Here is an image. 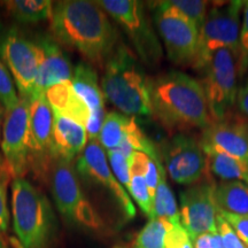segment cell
<instances>
[{"label":"cell","instance_id":"10","mask_svg":"<svg viewBox=\"0 0 248 248\" xmlns=\"http://www.w3.org/2000/svg\"><path fill=\"white\" fill-rule=\"evenodd\" d=\"M0 146L8 176L23 178L30 167V104L22 98L16 107L6 111Z\"/></svg>","mask_w":248,"mask_h":248},{"label":"cell","instance_id":"39","mask_svg":"<svg viewBox=\"0 0 248 248\" xmlns=\"http://www.w3.org/2000/svg\"><path fill=\"white\" fill-rule=\"evenodd\" d=\"M0 248H7V246H6V244H5V241L2 240L1 235H0Z\"/></svg>","mask_w":248,"mask_h":248},{"label":"cell","instance_id":"31","mask_svg":"<svg viewBox=\"0 0 248 248\" xmlns=\"http://www.w3.org/2000/svg\"><path fill=\"white\" fill-rule=\"evenodd\" d=\"M216 224L217 232H218L219 237H221L223 248H248L247 245L235 234V232L225 222V219L219 215L218 212H217Z\"/></svg>","mask_w":248,"mask_h":248},{"label":"cell","instance_id":"8","mask_svg":"<svg viewBox=\"0 0 248 248\" xmlns=\"http://www.w3.org/2000/svg\"><path fill=\"white\" fill-rule=\"evenodd\" d=\"M95 2L125 31L142 62L150 66L159 63L162 48L142 2L137 0H101Z\"/></svg>","mask_w":248,"mask_h":248},{"label":"cell","instance_id":"5","mask_svg":"<svg viewBox=\"0 0 248 248\" xmlns=\"http://www.w3.org/2000/svg\"><path fill=\"white\" fill-rule=\"evenodd\" d=\"M51 183L57 209L69 224L90 231L101 230L104 223L83 193L73 162L55 159Z\"/></svg>","mask_w":248,"mask_h":248},{"label":"cell","instance_id":"35","mask_svg":"<svg viewBox=\"0 0 248 248\" xmlns=\"http://www.w3.org/2000/svg\"><path fill=\"white\" fill-rule=\"evenodd\" d=\"M105 119H106L105 109L91 111L90 113L89 121L85 125L86 133H88V138L90 140H99V136H100Z\"/></svg>","mask_w":248,"mask_h":248},{"label":"cell","instance_id":"12","mask_svg":"<svg viewBox=\"0 0 248 248\" xmlns=\"http://www.w3.org/2000/svg\"><path fill=\"white\" fill-rule=\"evenodd\" d=\"M154 22L166 46L168 58L173 63L193 66L197 57L199 30L185 18L154 2Z\"/></svg>","mask_w":248,"mask_h":248},{"label":"cell","instance_id":"6","mask_svg":"<svg viewBox=\"0 0 248 248\" xmlns=\"http://www.w3.org/2000/svg\"><path fill=\"white\" fill-rule=\"evenodd\" d=\"M201 70L210 117L213 122L225 119L237 100L239 58L230 48H219L210 54Z\"/></svg>","mask_w":248,"mask_h":248},{"label":"cell","instance_id":"23","mask_svg":"<svg viewBox=\"0 0 248 248\" xmlns=\"http://www.w3.org/2000/svg\"><path fill=\"white\" fill-rule=\"evenodd\" d=\"M146 154L141 152H133L129 159L130 171H131V182H130L129 195L137 202L139 208L145 215L154 218L153 212V198L151 197L144 175H142V163H144Z\"/></svg>","mask_w":248,"mask_h":248},{"label":"cell","instance_id":"20","mask_svg":"<svg viewBox=\"0 0 248 248\" xmlns=\"http://www.w3.org/2000/svg\"><path fill=\"white\" fill-rule=\"evenodd\" d=\"M74 91L84 101L91 111L105 109L104 93L99 84L98 75L88 62H79L75 67L71 78Z\"/></svg>","mask_w":248,"mask_h":248},{"label":"cell","instance_id":"33","mask_svg":"<svg viewBox=\"0 0 248 248\" xmlns=\"http://www.w3.org/2000/svg\"><path fill=\"white\" fill-rule=\"evenodd\" d=\"M217 212L231 226L235 234L248 246V215H234V214L221 212L218 209H217Z\"/></svg>","mask_w":248,"mask_h":248},{"label":"cell","instance_id":"1","mask_svg":"<svg viewBox=\"0 0 248 248\" xmlns=\"http://www.w3.org/2000/svg\"><path fill=\"white\" fill-rule=\"evenodd\" d=\"M49 28L58 43L75 49L97 67H105L119 45V35L109 15L95 1L57 2Z\"/></svg>","mask_w":248,"mask_h":248},{"label":"cell","instance_id":"34","mask_svg":"<svg viewBox=\"0 0 248 248\" xmlns=\"http://www.w3.org/2000/svg\"><path fill=\"white\" fill-rule=\"evenodd\" d=\"M244 21L243 27L240 30L239 42H240V51L241 58L239 63V71H245L248 64V1H244Z\"/></svg>","mask_w":248,"mask_h":248},{"label":"cell","instance_id":"15","mask_svg":"<svg viewBox=\"0 0 248 248\" xmlns=\"http://www.w3.org/2000/svg\"><path fill=\"white\" fill-rule=\"evenodd\" d=\"M30 104V164L36 161L42 168L47 169L53 163L54 113L46 100L39 95Z\"/></svg>","mask_w":248,"mask_h":248},{"label":"cell","instance_id":"27","mask_svg":"<svg viewBox=\"0 0 248 248\" xmlns=\"http://www.w3.org/2000/svg\"><path fill=\"white\" fill-rule=\"evenodd\" d=\"M170 223L162 218H151L136 237L132 248H166Z\"/></svg>","mask_w":248,"mask_h":248},{"label":"cell","instance_id":"9","mask_svg":"<svg viewBox=\"0 0 248 248\" xmlns=\"http://www.w3.org/2000/svg\"><path fill=\"white\" fill-rule=\"evenodd\" d=\"M0 55L11 73L20 98L31 102L37 98L39 49L15 28L0 30Z\"/></svg>","mask_w":248,"mask_h":248},{"label":"cell","instance_id":"36","mask_svg":"<svg viewBox=\"0 0 248 248\" xmlns=\"http://www.w3.org/2000/svg\"><path fill=\"white\" fill-rule=\"evenodd\" d=\"M194 248H223L221 237L218 232H210V233L201 234L193 241Z\"/></svg>","mask_w":248,"mask_h":248},{"label":"cell","instance_id":"19","mask_svg":"<svg viewBox=\"0 0 248 248\" xmlns=\"http://www.w3.org/2000/svg\"><path fill=\"white\" fill-rule=\"evenodd\" d=\"M45 98L54 114L75 121L85 128L90 117V109L74 91L71 82L51 86L46 90Z\"/></svg>","mask_w":248,"mask_h":248},{"label":"cell","instance_id":"11","mask_svg":"<svg viewBox=\"0 0 248 248\" xmlns=\"http://www.w3.org/2000/svg\"><path fill=\"white\" fill-rule=\"evenodd\" d=\"M166 171L178 184L193 185L202 182L209 171L201 140L187 133H176L161 146Z\"/></svg>","mask_w":248,"mask_h":248},{"label":"cell","instance_id":"28","mask_svg":"<svg viewBox=\"0 0 248 248\" xmlns=\"http://www.w3.org/2000/svg\"><path fill=\"white\" fill-rule=\"evenodd\" d=\"M163 7L185 18L200 31L207 16V1L201 0H168L160 1Z\"/></svg>","mask_w":248,"mask_h":248},{"label":"cell","instance_id":"37","mask_svg":"<svg viewBox=\"0 0 248 248\" xmlns=\"http://www.w3.org/2000/svg\"><path fill=\"white\" fill-rule=\"evenodd\" d=\"M237 104L239 109L243 111L244 114L248 115V82L244 88H241L238 92L237 95Z\"/></svg>","mask_w":248,"mask_h":248},{"label":"cell","instance_id":"2","mask_svg":"<svg viewBox=\"0 0 248 248\" xmlns=\"http://www.w3.org/2000/svg\"><path fill=\"white\" fill-rule=\"evenodd\" d=\"M152 115L170 132L207 129L212 124L202 85L172 70L151 80Z\"/></svg>","mask_w":248,"mask_h":248},{"label":"cell","instance_id":"14","mask_svg":"<svg viewBox=\"0 0 248 248\" xmlns=\"http://www.w3.org/2000/svg\"><path fill=\"white\" fill-rule=\"evenodd\" d=\"M76 173L85 181L104 186L115 198L121 209L128 218L136 216V208L131 197L120 184L107 161V155L99 140H89L85 150L77 157Z\"/></svg>","mask_w":248,"mask_h":248},{"label":"cell","instance_id":"4","mask_svg":"<svg viewBox=\"0 0 248 248\" xmlns=\"http://www.w3.org/2000/svg\"><path fill=\"white\" fill-rule=\"evenodd\" d=\"M12 215L22 248H53L59 224L47 197L24 178L12 183Z\"/></svg>","mask_w":248,"mask_h":248},{"label":"cell","instance_id":"16","mask_svg":"<svg viewBox=\"0 0 248 248\" xmlns=\"http://www.w3.org/2000/svg\"><path fill=\"white\" fill-rule=\"evenodd\" d=\"M202 146L212 147L248 164V122L240 117H228L212 122L203 130Z\"/></svg>","mask_w":248,"mask_h":248},{"label":"cell","instance_id":"13","mask_svg":"<svg viewBox=\"0 0 248 248\" xmlns=\"http://www.w3.org/2000/svg\"><path fill=\"white\" fill-rule=\"evenodd\" d=\"M215 185L208 179L181 192V224L193 241L198 237L217 232Z\"/></svg>","mask_w":248,"mask_h":248},{"label":"cell","instance_id":"30","mask_svg":"<svg viewBox=\"0 0 248 248\" xmlns=\"http://www.w3.org/2000/svg\"><path fill=\"white\" fill-rule=\"evenodd\" d=\"M107 156L108 160H109L111 171H113L114 176L124 188L129 190L130 182H131L129 159H126L119 151H108Z\"/></svg>","mask_w":248,"mask_h":248},{"label":"cell","instance_id":"18","mask_svg":"<svg viewBox=\"0 0 248 248\" xmlns=\"http://www.w3.org/2000/svg\"><path fill=\"white\" fill-rule=\"evenodd\" d=\"M88 145L86 129L75 121L54 114L53 157L73 162Z\"/></svg>","mask_w":248,"mask_h":248},{"label":"cell","instance_id":"29","mask_svg":"<svg viewBox=\"0 0 248 248\" xmlns=\"http://www.w3.org/2000/svg\"><path fill=\"white\" fill-rule=\"evenodd\" d=\"M0 102L6 111L12 110L20 102V95L15 91L13 77L0 58Z\"/></svg>","mask_w":248,"mask_h":248},{"label":"cell","instance_id":"22","mask_svg":"<svg viewBox=\"0 0 248 248\" xmlns=\"http://www.w3.org/2000/svg\"><path fill=\"white\" fill-rule=\"evenodd\" d=\"M217 209L234 215H248V185L239 181L223 182L215 186Z\"/></svg>","mask_w":248,"mask_h":248},{"label":"cell","instance_id":"17","mask_svg":"<svg viewBox=\"0 0 248 248\" xmlns=\"http://www.w3.org/2000/svg\"><path fill=\"white\" fill-rule=\"evenodd\" d=\"M39 49V70L37 77V97L55 84L71 82L73 67L55 39L42 38L37 43Z\"/></svg>","mask_w":248,"mask_h":248},{"label":"cell","instance_id":"3","mask_svg":"<svg viewBox=\"0 0 248 248\" xmlns=\"http://www.w3.org/2000/svg\"><path fill=\"white\" fill-rule=\"evenodd\" d=\"M151 79L138 59L124 44H119L105 64L101 79L104 97L129 117L151 116Z\"/></svg>","mask_w":248,"mask_h":248},{"label":"cell","instance_id":"21","mask_svg":"<svg viewBox=\"0 0 248 248\" xmlns=\"http://www.w3.org/2000/svg\"><path fill=\"white\" fill-rule=\"evenodd\" d=\"M208 170L224 182L239 181L248 185V164L212 147L202 146Z\"/></svg>","mask_w":248,"mask_h":248},{"label":"cell","instance_id":"38","mask_svg":"<svg viewBox=\"0 0 248 248\" xmlns=\"http://www.w3.org/2000/svg\"><path fill=\"white\" fill-rule=\"evenodd\" d=\"M2 117H4V106L0 102V142H1V125H2ZM0 167L5 169V164H4V160H2L1 155H0ZM6 170V169H5Z\"/></svg>","mask_w":248,"mask_h":248},{"label":"cell","instance_id":"24","mask_svg":"<svg viewBox=\"0 0 248 248\" xmlns=\"http://www.w3.org/2000/svg\"><path fill=\"white\" fill-rule=\"evenodd\" d=\"M53 6L51 0H14L6 2L9 15L21 23L51 20Z\"/></svg>","mask_w":248,"mask_h":248},{"label":"cell","instance_id":"26","mask_svg":"<svg viewBox=\"0 0 248 248\" xmlns=\"http://www.w3.org/2000/svg\"><path fill=\"white\" fill-rule=\"evenodd\" d=\"M132 119L116 111L107 114L99 136V142L105 151H115L121 146Z\"/></svg>","mask_w":248,"mask_h":248},{"label":"cell","instance_id":"32","mask_svg":"<svg viewBox=\"0 0 248 248\" xmlns=\"http://www.w3.org/2000/svg\"><path fill=\"white\" fill-rule=\"evenodd\" d=\"M8 173L0 167V235L5 233L8 229L9 210L7 204V185Z\"/></svg>","mask_w":248,"mask_h":248},{"label":"cell","instance_id":"40","mask_svg":"<svg viewBox=\"0 0 248 248\" xmlns=\"http://www.w3.org/2000/svg\"><path fill=\"white\" fill-rule=\"evenodd\" d=\"M114 248H132V246L131 247H129V246H116V247H114Z\"/></svg>","mask_w":248,"mask_h":248},{"label":"cell","instance_id":"25","mask_svg":"<svg viewBox=\"0 0 248 248\" xmlns=\"http://www.w3.org/2000/svg\"><path fill=\"white\" fill-rule=\"evenodd\" d=\"M159 170L160 179L156 191H155L153 201L154 217L166 219V221L172 223V224H177V223H181L179 209L171 192V188H170L168 182L166 179V169L163 168L161 162L159 163Z\"/></svg>","mask_w":248,"mask_h":248},{"label":"cell","instance_id":"7","mask_svg":"<svg viewBox=\"0 0 248 248\" xmlns=\"http://www.w3.org/2000/svg\"><path fill=\"white\" fill-rule=\"evenodd\" d=\"M244 1H228L214 5L207 13L206 20L199 31L197 57L193 67L201 69L210 54L219 48H230L241 58L239 15Z\"/></svg>","mask_w":248,"mask_h":248}]
</instances>
